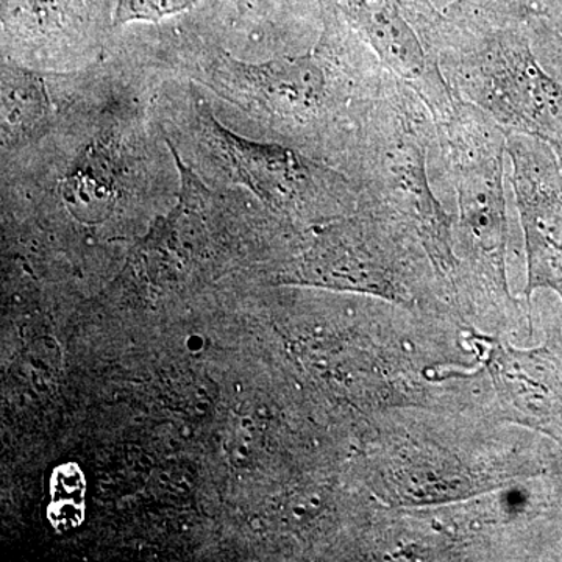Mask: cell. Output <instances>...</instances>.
Segmentation results:
<instances>
[{"label": "cell", "mask_w": 562, "mask_h": 562, "mask_svg": "<svg viewBox=\"0 0 562 562\" xmlns=\"http://www.w3.org/2000/svg\"><path fill=\"white\" fill-rule=\"evenodd\" d=\"M317 3L319 38L302 55L241 60L201 21L173 16L150 24L133 60L213 92L279 143L339 168L390 70L382 74L379 58H366L371 49L338 0Z\"/></svg>", "instance_id": "cell-1"}, {"label": "cell", "mask_w": 562, "mask_h": 562, "mask_svg": "<svg viewBox=\"0 0 562 562\" xmlns=\"http://www.w3.org/2000/svg\"><path fill=\"white\" fill-rule=\"evenodd\" d=\"M161 132L191 157L206 181L241 187L273 211L291 213L321 203L341 202L358 192V181L328 162L279 140H258L225 127L201 98L188 94L162 103Z\"/></svg>", "instance_id": "cell-2"}, {"label": "cell", "mask_w": 562, "mask_h": 562, "mask_svg": "<svg viewBox=\"0 0 562 562\" xmlns=\"http://www.w3.org/2000/svg\"><path fill=\"white\" fill-rule=\"evenodd\" d=\"M446 11L441 68L457 94L503 131L550 144L562 165V81L536 54L530 27Z\"/></svg>", "instance_id": "cell-3"}, {"label": "cell", "mask_w": 562, "mask_h": 562, "mask_svg": "<svg viewBox=\"0 0 562 562\" xmlns=\"http://www.w3.org/2000/svg\"><path fill=\"white\" fill-rule=\"evenodd\" d=\"M351 29L380 63L419 94L432 120H447L461 98L441 68L449 16L442 0H338Z\"/></svg>", "instance_id": "cell-4"}, {"label": "cell", "mask_w": 562, "mask_h": 562, "mask_svg": "<svg viewBox=\"0 0 562 562\" xmlns=\"http://www.w3.org/2000/svg\"><path fill=\"white\" fill-rule=\"evenodd\" d=\"M117 0H2V60L72 72L105 60Z\"/></svg>", "instance_id": "cell-5"}, {"label": "cell", "mask_w": 562, "mask_h": 562, "mask_svg": "<svg viewBox=\"0 0 562 562\" xmlns=\"http://www.w3.org/2000/svg\"><path fill=\"white\" fill-rule=\"evenodd\" d=\"M512 184L528 258L527 295L549 288L562 297V165L550 144L506 132Z\"/></svg>", "instance_id": "cell-6"}, {"label": "cell", "mask_w": 562, "mask_h": 562, "mask_svg": "<svg viewBox=\"0 0 562 562\" xmlns=\"http://www.w3.org/2000/svg\"><path fill=\"white\" fill-rule=\"evenodd\" d=\"M69 72H44L2 60V158L35 146L60 120Z\"/></svg>", "instance_id": "cell-7"}, {"label": "cell", "mask_w": 562, "mask_h": 562, "mask_svg": "<svg viewBox=\"0 0 562 562\" xmlns=\"http://www.w3.org/2000/svg\"><path fill=\"white\" fill-rule=\"evenodd\" d=\"M492 372L532 427L562 436V355L550 349L492 355Z\"/></svg>", "instance_id": "cell-8"}, {"label": "cell", "mask_w": 562, "mask_h": 562, "mask_svg": "<svg viewBox=\"0 0 562 562\" xmlns=\"http://www.w3.org/2000/svg\"><path fill=\"white\" fill-rule=\"evenodd\" d=\"M447 9L490 24H546L562 33V0H452Z\"/></svg>", "instance_id": "cell-9"}, {"label": "cell", "mask_w": 562, "mask_h": 562, "mask_svg": "<svg viewBox=\"0 0 562 562\" xmlns=\"http://www.w3.org/2000/svg\"><path fill=\"white\" fill-rule=\"evenodd\" d=\"M203 0H117L116 24L117 32L125 25L157 24L169 18L179 16L194 9ZM236 7L239 16H266L271 11L299 5L302 0H228Z\"/></svg>", "instance_id": "cell-10"}, {"label": "cell", "mask_w": 562, "mask_h": 562, "mask_svg": "<svg viewBox=\"0 0 562 562\" xmlns=\"http://www.w3.org/2000/svg\"><path fill=\"white\" fill-rule=\"evenodd\" d=\"M49 519L58 531L70 530L83 520L85 480L79 465H60L52 475Z\"/></svg>", "instance_id": "cell-11"}, {"label": "cell", "mask_w": 562, "mask_h": 562, "mask_svg": "<svg viewBox=\"0 0 562 562\" xmlns=\"http://www.w3.org/2000/svg\"><path fill=\"white\" fill-rule=\"evenodd\" d=\"M532 46L541 52L538 57L554 77L562 81V33L546 24H530Z\"/></svg>", "instance_id": "cell-12"}, {"label": "cell", "mask_w": 562, "mask_h": 562, "mask_svg": "<svg viewBox=\"0 0 562 562\" xmlns=\"http://www.w3.org/2000/svg\"><path fill=\"white\" fill-rule=\"evenodd\" d=\"M443 3H446V7L449 5L450 2H452V0H442Z\"/></svg>", "instance_id": "cell-13"}]
</instances>
